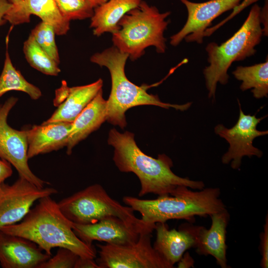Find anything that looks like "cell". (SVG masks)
<instances>
[{"instance_id":"1","label":"cell","mask_w":268,"mask_h":268,"mask_svg":"<svg viewBox=\"0 0 268 268\" xmlns=\"http://www.w3.org/2000/svg\"><path fill=\"white\" fill-rule=\"evenodd\" d=\"M108 143L114 148L113 160L123 172H133L139 180V197L148 194L173 195L180 186L193 190L204 188L203 182L182 178L174 173L172 160L165 154L157 158L144 153L136 145L134 134L126 131L120 133L115 129L109 133Z\"/></svg>"},{"instance_id":"2","label":"cell","mask_w":268,"mask_h":268,"mask_svg":"<svg viewBox=\"0 0 268 268\" xmlns=\"http://www.w3.org/2000/svg\"><path fill=\"white\" fill-rule=\"evenodd\" d=\"M0 230L34 242L51 256L53 248L63 247L81 258L97 257L95 248L77 237L72 229V222L63 214L58 202L51 196L40 199L20 221L4 226Z\"/></svg>"},{"instance_id":"3","label":"cell","mask_w":268,"mask_h":268,"mask_svg":"<svg viewBox=\"0 0 268 268\" xmlns=\"http://www.w3.org/2000/svg\"><path fill=\"white\" fill-rule=\"evenodd\" d=\"M217 188L194 191L182 186L173 195L160 196L153 200L125 196L123 201L138 212L145 223L155 228L158 222H166L170 219H190L196 215H210L226 209Z\"/></svg>"},{"instance_id":"4","label":"cell","mask_w":268,"mask_h":268,"mask_svg":"<svg viewBox=\"0 0 268 268\" xmlns=\"http://www.w3.org/2000/svg\"><path fill=\"white\" fill-rule=\"evenodd\" d=\"M128 58V54L121 52L114 46L93 54L90 58L92 63L106 67L110 73L111 90L106 100V120L109 123L124 128L127 125L126 112L137 106L155 105L182 111L190 107L191 102L181 105L163 102L157 95L148 94L146 86H138L130 81L125 72Z\"/></svg>"},{"instance_id":"5","label":"cell","mask_w":268,"mask_h":268,"mask_svg":"<svg viewBox=\"0 0 268 268\" xmlns=\"http://www.w3.org/2000/svg\"><path fill=\"white\" fill-rule=\"evenodd\" d=\"M261 7L253 5L240 28L228 40L218 45L209 43L206 48L209 65L203 71L208 98H215L217 83H227V71L232 64L254 55L263 35L261 25Z\"/></svg>"},{"instance_id":"6","label":"cell","mask_w":268,"mask_h":268,"mask_svg":"<svg viewBox=\"0 0 268 268\" xmlns=\"http://www.w3.org/2000/svg\"><path fill=\"white\" fill-rule=\"evenodd\" d=\"M170 11L161 13L158 8L142 0L129 11L118 23V29L112 33L114 46L135 61L144 54L149 46L155 47L159 54L165 52L166 39L164 32L169 21Z\"/></svg>"},{"instance_id":"7","label":"cell","mask_w":268,"mask_h":268,"mask_svg":"<svg viewBox=\"0 0 268 268\" xmlns=\"http://www.w3.org/2000/svg\"><path fill=\"white\" fill-rule=\"evenodd\" d=\"M63 214L71 222L89 224L104 218H120L143 232H152L154 228L145 223L134 214L129 206H124L111 198L98 184L90 185L58 202Z\"/></svg>"},{"instance_id":"8","label":"cell","mask_w":268,"mask_h":268,"mask_svg":"<svg viewBox=\"0 0 268 268\" xmlns=\"http://www.w3.org/2000/svg\"><path fill=\"white\" fill-rule=\"evenodd\" d=\"M151 232L140 234L131 245L97 244L100 268H173L153 248Z\"/></svg>"},{"instance_id":"9","label":"cell","mask_w":268,"mask_h":268,"mask_svg":"<svg viewBox=\"0 0 268 268\" xmlns=\"http://www.w3.org/2000/svg\"><path fill=\"white\" fill-rule=\"evenodd\" d=\"M18 100V98L12 96L0 104V158L12 165L19 177L39 188H44L49 183L36 176L28 164L26 130H15L7 123L8 114Z\"/></svg>"},{"instance_id":"10","label":"cell","mask_w":268,"mask_h":268,"mask_svg":"<svg viewBox=\"0 0 268 268\" xmlns=\"http://www.w3.org/2000/svg\"><path fill=\"white\" fill-rule=\"evenodd\" d=\"M239 105V116L236 124L228 129L222 124L214 128L215 134L224 138L229 144L228 151L222 156V163L227 164L231 161V166L238 169L242 157L256 156L261 158L263 152L253 145V140L257 137L267 135L268 131H259L257 127L264 117L257 118L256 115L245 114Z\"/></svg>"},{"instance_id":"11","label":"cell","mask_w":268,"mask_h":268,"mask_svg":"<svg viewBox=\"0 0 268 268\" xmlns=\"http://www.w3.org/2000/svg\"><path fill=\"white\" fill-rule=\"evenodd\" d=\"M58 192L53 188H39L21 177L10 185L2 183L0 191V229L20 221L36 201Z\"/></svg>"},{"instance_id":"12","label":"cell","mask_w":268,"mask_h":268,"mask_svg":"<svg viewBox=\"0 0 268 268\" xmlns=\"http://www.w3.org/2000/svg\"><path fill=\"white\" fill-rule=\"evenodd\" d=\"M187 8L188 18L183 27L170 37V44L176 46L185 39L187 42H203L204 33L212 21L223 13L239 5L242 0H210L194 2L180 0Z\"/></svg>"},{"instance_id":"13","label":"cell","mask_w":268,"mask_h":268,"mask_svg":"<svg viewBox=\"0 0 268 268\" xmlns=\"http://www.w3.org/2000/svg\"><path fill=\"white\" fill-rule=\"evenodd\" d=\"M72 229L84 243L92 246L94 241L117 245H131L137 242L143 232L119 217L111 216L89 224L72 223Z\"/></svg>"},{"instance_id":"14","label":"cell","mask_w":268,"mask_h":268,"mask_svg":"<svg viewBox=\"0 0 268 268\" xmlns=\"http://www.w3.org/2000/svg\"><path fill=\"white\" fill-rule=\"evenodd\" d=\"M51 257L34 242L0 230V265L2 268H38Z\"/></svg>"},{"instance_id":"15","label":"cell","mask_w":268,"mask_h":268,"mask_svg":"<svg viewBox=\"0 0 268 268\" xmlns=\"http://www.w3.org/2000/svg\"><path fill=\"white\" fill-rule=\"evenodd\" d=\"M31 15L52 26L56 35H65L69 30L70 21L62 15L54 0H24L18 5L12 4L4 18L15 26L29 22Z\"/></svg>"},{"instance_id":"16","label":"cell","mask_w":268,"mask_h":268,"mask_svg":"<svg viewBox=\"0 0 268 268\" xmlns=\"http://www.w3.org/2000/svg\"><path fill=\"white\" fill-rule=\"evenodd\" d=\"M154 229L156 238L153 248L174 268L187 250L196 246L197 226L186 224L178 230H169L165 222H158Z\"/></svg>"},{"instance_id":"17","label":"cell","mask_w":268,"mask_h":268,"mask_svg":"<svg viewBox=\"0 0 268 268\" xmlns=\"http://www.w3.org/2000/svg\"><path fill=\"white\" fill-rule=\"evenodd\" d=\"M210 216L209 229L197 226L196 252L199 255H211L221 268H227L226 235L229 214L226 208Z\"/></svg>"},{"instance_id":"18","label":"cell","mask_w":268,"mask_h":268,"mask_svg":"<svg viewBox=\"0 0 268 268\" xmlns=\"http://www.w3.org/2000/svg\"><path fill=\"white\" fill-rule=\"evenodd\" d=\"M72 123L58 122L34 125L26 130L28 159L67 146Z\"/></svg>"},{"instance_id":"19","label":"cell","mask_w":268,"mask_h":268,"mask_svg":"<svg viewBox=\"0 0 268 268\" xmlns=\"http://www.w3.org/2000/svg\"><path fill=\"white\" fill-rule=\"evenodd\" d=\"M106 120V100L101 89L72 123L67 153L70 155L77 143L99 129Z\"/></svg>"},{"instance_id":"20","label":"cell","mask_w":268,"mask_h":268,"mask_svg":"<svg viewBox=\"0 0 268 268\" xmlns=\"http://www.w3.org/2000/svg\"><path fill=\"white\" fill-rule=\"evenodd\" d=\"M103 80L69 87L68 93L52 116L42 124L58 122L72 123L102 89Z\"/></svg>"},{"instance_id":"21","label":"cell","mask_w":268,"mask_h":268,"mask_svg":"<svg viewBox=\"0 0 268 268\" xmlns=\"http://www.w3.org/2000/svg\"><path fill=\"white\" fill-rule=\"evenodd\" d=\"M142 0H107L94 8L90 27L93 33L100 36L105 32L112 34L119 28L121 18L129 11L137 7Z\"/></svg>"},{"instance_id":"22","label":"cell","mask_w":268,"mask_h":268,"mask_svg":"<svg viewBox=\"0 0 268 268\" xmlns=\"http://www.w3.org/2000/svg\"><path fill=\"white\" fill-rule=\"evenodd\" d=\"M8 35L5 39V59L0 75V97L9 91H19L26 93L33 100H37L42 95L41 90L27 81L12 64L8 50Z\"/></svg>"},{"instance_id":"23","label":"cell","mask_w":268,"mask_h":268,"mask_svg":"<svg viewBox=\"0 0 268 268\" xmlns=\"http://www.w3.org/2000/svg\"><path fill=\"white\" fill-rule=\"evenodd\" d=\"M234 77L241 81L242 91L252 89L257 99L267 97L268 95V61L251 66H239L232 72Z\"/></svg>"},{"instance_id":"24","label":"cell","mask_w":268,"mask_h":268,"mask_svg":"<svg viewBox=\"0 0 268 268\" xmlns=\"http://www.w3.org/2000/svg\"><path fill=\"white\" fill-rule=\"evenodd\" d=\"M23 52L29 65L41 72L57 76L61 72L57 64L29 35L23 45Z\"/></svg>"},{"instance_id":"25","label":"cell","mask_w":268,"mask_h":268,"mask_svg":"<svg viewBox=\"0 0 268 268\" xmlns=\"http://www.w3.org/2000/svg\"><path fill=\"white\" fill-rule=\"evenodd\" d=\"M56 35L54 27L43 21L37 24L30 34L38 45L59 64L60 60L55 41Z\"/></svg>"},{"instance_id":"26","label":"cell","mask_w":268,"mask_h":268,"mask_svg":"<svg viewBox=\"0 0 268 268\" xmlns=\"http://www.w3.org/2000/svg\"><path fill=\"white\" fill-rule=\"evenodd\" d=\"M61 14L67 20L91 18L94 8L87 0H54Z\"/></svg>"},{"instance_id":"27","label":"cell","mask_w":268,"mask_h":268,"mask_svg":"<svg viewBox=\"0 0 268 268\" xmlns=\"http://www.w3.org/2000/svg\"><path fill=\"white\" fill-rule=\"evenodd\" d=\"M78 257L72 251L60 247L54 257L41 264L38 268H74Z\"/></svg>"},{"instance_id":"28","label":"cell","mask_w":268,"mask_h":268,"mask_svg":"<svg viewBox=\"0 0 268 268\" xmlns=\"http://www.w3.org/2000/svg\"><path fill=\"white\" fill-rule=\"evenodd\" d=\"M261 251L262 259L261 266L263 268L268 267V217H266L264 231L261 235Z\"/></svg>"},{"instance_id":"29","label":"cell","mask_w":268,"mask_h":268,"mask_svg":"<svg viewBox=\"0 0 268 268\" xmlns=\"http://www.w3.org/2000/svg\"><path fill=\"white\" fill-rule=\"evenodd\" d=\"M12 174L11 164L0 158V183L10 177Z\"/></svg>"},{"instance_id":"30","label":"cell","mask_w":268,"mask_h":268,"mask_svg":"<svg viewBox=\"0 0 268 268\" xmlns=\"http://www.w3.org/2000/svg\"><path fill=\"white\" fill-rule=\"evenodd\" d=\"M74 268H100L94 259L78 257Z\"/></svg>"},{"instance_id":"31","label":"cell","mask_w":268,"mask_h":268,"mask_svg":"<svg viewBox=\"0 0 268 268\" xmlns=\"http://www.w3.org/2000/svg\"><path fill=\"white\" fill-rule=\"evenodd\" d=\"M12 6L8 0H0V27L6 22L4 16Z\"/></svg>"},{"instance_id":"32","label":"cell","mask_w":268,"mask_h":268,"mask_svg":"<svg viewBox=\"0 0 268 268\" xmlns=\"http://www.w3.org/2000/svg\"><path fill=\"white\" fill-rule=\"evenodd\" d=\"M178 268H190L194 267V261L188 252L184 253L178 262Z\"/></svg>"},{"instance_id":"33","label":"cell","mask_w":268,"mask_h":268,"mask_svg":"<svg viewBox=\"0 0 268 268\" xmlns=\"http://www.w3.org/2000/svg\"><path fill=\"white\" fill-rule=\"evenodd\" d=\"M260 19L261 23H263L264 28H263V35H267L268 29L266 28V25L268 27V25L266 24V21H268V0H266L265 5L263 8L261 10Z\"/></svg>"},{"instance_id":"34","label":"cell","mask_w":268,"mask_h":268,"mask_svg":"<svg viewBox=\"0 0 268 268\" xmlns=\"http://www.w3.org/2000/svg\"><path fill=\"white\" fill-rule=\"evenodd\" d=\"M87 0L90 3V4L94 8L99 6L100 5L102 4V3H104L107 0Z\"/></svg>"},{"instance_id":"35","label":"cell","mask_w":268,"mask_h":268,"mask_svg":"<svg viewBox=\"0 0 268 268\" xmlns=\"http://www.w3.org/2000/svg\"><path fill=\"white\" fill-rule=\"evenodd\" d=\"M8 1L13 5H16L21 3L24 0H8Z\"/></svg>"},{"instance_id":"36","label":"cell","mask_w":268,"mask_h":268,"mask_svg":"<svg viewBox=\"0 0 268 268\" xmlns=\"http://www.w3.org/2000/svg\"><path fill=\"white\" fill-rule=\"evenodd\" d=\"M1 183H0V189H1Z\"/></svg>"}]
</instances>
